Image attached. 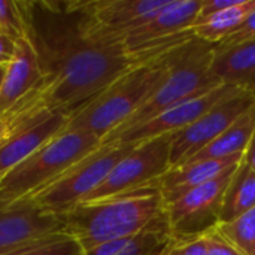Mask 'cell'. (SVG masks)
Instances as JSON below:
<instances>
[{
  "label": "cell",
  "mask_w": 255,
  "mask_h": 255,
  "mask_svg": "<svg viewBox=\"0 0 255 255\" xmlns=\"http://www.w3.org/2000/svg\"><path fill=\"white\" fill-rule=\"evenodd\" d=\"M164 217L158 181L108 199L84 202L63 215V235L90 251L102 244L133 238Z\"/></svg>",
  "instance_id": "7a4b0ae2"
},
{
  "label": "cell",
  "mask_w": 255,
  "mask_h": 255,
  "mask_svg": "<svg viewBox=\"0 0 255 255\" xmlns=\"http://www.w3.org/2000/svg\"><path fill=\"white\" fill-rule=\"evenodd\" d=\"M175 245L166 215L133 238H128L112 255H166Z\"/></svg>",
  "instance_id": "d6986e66"
},
{
  "label": "cell",
  "mask_w": 255,
  "mask_h": 255,
  "mask_svg": "<svg viewBox=\"0 0 255 255\" xmlns=\"http://www.w3.org/2000/svg\"><path fill=\"white\" fill-rule=\"evenodd\" d=\"M15 54V40L0 34V64H9Z\"/></svg>",
  "instance_id": "4316f807"
},
{
  "label": "cell",
  "mask_w": 255,
  "mask_h": 255,
  "mask_svg": "<svg viewBox=\"0 0 255 255\" xmlns=\"http://www.w3.org/2000/svg\"><path fill=\"white\" fill-rule=\"evenodd\" d=\"M244 163L251 170L255 172V131L254 134H253V137H251V140H250V145H248L245 154H244Z\"/></svg>",
  "instance_id": "83f0119b"
},
{
  "label": "cell",
  "mask_w": 255,
  "mask_h": 255,
  "mask_svg": "<svg viewBox=\"0 0 255 255\" xmlns=\"http://www.w3.org/2000/svg\"><path fill=\"white\" fill-rule=\"evenodd\" d=\"M239 0H203L202 1V7H200V12H199V16L194 22V25L206 21L208 18L214 16L215 13H220L232 6H235ZM193 25V27H194Z\"/></svg>",
  "instance_id": "d4e9b609"
},
{
  "label": "cell",
  "mask_w": 255,
  "mask_h": 255,
  "mask_svg": "<svg viewBox=\"0 0 255 255\" xmlns=\"http://www.w3.org/2000/svg\"><path fill=\"white\" fill-rule=\"evenodd\" d=\"M205 239H206V247H208V255H242L224 239L217 236L214 232L206 235Z\"/></svg>",
  "instance_id": "484cf974"
},
{
  "label": "cell",
  "mask_w": 255,
  "mask_h": 255,
  "mask_svg": "<svg viewBox=\"0 0 255 255\" xmlns=\"http://www.w3.org/2000/svg\"><path fill=\"white\" fill-rule=\"evenodd\" d=\"M255 40V10L241 24L239 28H236L233 33H230L227 37H224L221 42H218L217 48H230L236 46L245 42Z\"/></svg>",
  "instance_id": "603a6c76"
},
{
  "label": "cell",
  "mask_w": 255,
  "mask_h": 255,
  "mask_svg": "<svg viewBox=\"0 0 255 255\" xmlns=\"http://www.w3.org/2000/svg\"><path fill=\"white\" fill-rule=\"evenodd\" d=\"M239 164L230 167L218 178L164 203V215L175 242L181 244L203 238L220 226L223 199Z\"/></svg>",
  "instance_id": "52a82bcc"
},
{
  "label": "cell",
  "mask_w": 255,
  "mask_h": 255,
  "mask_svg": "<svg viewBox=\"0 0 255 255\" xmlns=\"http://www.w3.org/2000/svg\"><path fill=\"white\" fill-rule=\"evenodd\" d=\"M134 146L136 143H102L57 179L21 202L63 217L82 203Z\"/></svg>",
  "instance_id": "8992f818"
},
{
  "label": "cell",
  "mask_w": 255,
  "mask_h": 255,
  "mask_svg": "<svg viewBox=\"0 0 255 255\" xmlns=\"http://www.w3.org/2000/svg\"><path fill=\"white\" fill-rule=\"evenodd\" d=\"M242 158L244 155H236V157L220 158V160L191 161V163L170 167L158 179V185L163 193L164 203L172 202L179 196H182L184 193L218 178L230 167L239 164Z\"/></svg>",
  "instance_id": "5bb4252c"
},
{
  "label": "cell",
  "mask_w": 255,
  "mask_h": 255,
  "mask_svg": "<svg viewBox=\"0 0 255 255\" xmlns=\"http://www.w3.org/2000/svg\"><path fill=\"white\" fill-rule=\"evenodd\" d=\"M214 233L242 255H255V208L230 223L220 224Z\"/></svg>",
  "instance_id": "ffe728a7"
},
{
  "label": "cell",
  "mask_w": 255,
  "mask_h": 255,
  "mask_svg": "<svg viewBox=\"0 0 255 255\" xmlns=\"http://www.w3.org/2000/svg\"><path fill=\"white\" fill-rule=\"evenodd\" d=\"M100 145L96 134L61 131L0 179V208L27 199Z\"/></svg>",
  "instance_id": "277c9868"
},
{
  "label": "cell",
  "mask_w": 255,
  "mask_h": 255,
  "mask_svg": "<svg viewBox=\"0 0 255 255\" xmlns=\"http://www.w3.org/2000/svg\"><path fill=\"white\" fill-rule=\"evenodd\" d=\"M10 255H84V250L75 239L60 235Z\"/></svg>",
  "instance_id": "7402d4cb"
},
{
  "label": "cell",
  "mask_w": 255,
  "mask_h": 255,
  "mask_svg": "<svg viewBox=\"0 0 255 255\" xmlns=\"http://www.w3.org/2000/svg\"><path fill=\"white\" fill-rule=\"evenodd\" d=\"M181 46L126 70L88 103L72 112L63 131L91 133L103 140L123 126L158 88L172 70Z\"/></svg>",
  "instance_id": "3957f363"
},
{
  "label": "cell",
  "mask_w": 255,
  "mask_h": 255,
  "mask_svg": "<svg viewBox=\"0 0 255 255\" xmlns=\"http://www.w3.org/2000/svg\"><path fill=\"white\" fill-rule=\"evenodd\" d=\"M13 133V126L7 118H0V143Z\"/></svg>",
  "instance_id": "f1b7e54d"
},
{
  "label": "cell",
  "mask_w": 255,
  "mask_h": 255,
  "mask_svg": "<svg viewBox=\"0 0 255 255\" xmlns=\"http://www.w3.org/2000/svg\"><path fill=\"white\" fill-rule=\"evenodd\" d=\"M254 105V94L239 91L214 106L187 128L173 133L170 145L172 167L184 164L193 155L206 148Z\"/></svg>",
  "instance_id": "30bf717a"
},
{
  "label": "cell",
  "mask_w": 255,
  "mask_h": 255,
  "mask_svg": "<svg viewBox=\"0 0 255 255\" xmlns=\"http://www.w3.org/2000/svg\"><path fill=\"white\" fill-rule=\"evenodd\" d=\"M42 81V72L34 46L28 37L15 42V54L6 67L0 90V118L10 112Z\"/></svg>",
  "instance_id": "4fadbf2b"
},
{
  "label": "cell",
  "mask_w": 255,
  "mask_h": 255,
  "mask_svg": "<svg viewBox=\"0 0 255 255\" xmlns=\"http://www.w3.org/2000/svg\"><path fill=\"white\" fill-rule=\"evenodd\" d=\"M239 91L242 90L235 88L232 85H220L203 96L169 108L148 121H143L117 133H111L103 137L102 143H140L163 134L181 131L196 123L203 114L211 111L214 106L238 94Z\"/></svg>",
  "instance_id": "9c48e42d"
},
{
  "label": "cell",
  "mask_w": 255,
  "mask_h": 255,
  "mask_svg": "<svg viewBox=\"0 0 255 255\" xmlns=\"http://www.w3.org/2000/svg\"><path fill=\"white\" fill-rule=\"evenodd\" d=\"M211 70L223 85L255 96V40L230 48L214 45Z\"/></svg>",
  "instance_id": "9a60e30c"
},
{
  "label": "cell",
  "mask_w": 255,
  "mask_h": 255,
  "mask_svg": "<svg viewBox=\"0 0 255 255\" xmlns=\"http://www.w3.org/2000/svg\"><path fill=\"white\" fill-rule=\"evenodd\" d=\"M72 112H43L37 117L13 123V133L0 143V179L34 154L40 146L60 134Z\"/></svg>",
  "instance_id": "7c38bea8"
},
{
  "label": "cell",
  "mask_w": 255,
  "mask_h": 255,
  "mask_svg": "<svg viewBox=\"0 0 255 255\" xmlns=\"http://www.w3.org/2000/svg\"><path fill=\"white\" fill-rule=\"evenodd\" d=\"M166 255H208L206 239L203 236L188 242H175V245L167 251Z\"/></svg>",
  "instance_id": "cb8c5ba5"
},
{
  "label": "cell",
  "mask_w": 255,
  "mask_h": 255,
  "mask_svg": "<svg viewBox=\"0 0 255 255\" xmlns=\"http://www.w3.org/2000/svg\"><path fill=\"white\" fill-rule=\"evenodd\" d=\"M22 4L27 37L36 49L42 81L4 115L12 121L43 112H75L142 63L121 46L87 34L81 0H22Z\"/></svg>",
  "instance_id": "6da1fadb"
},
{
  "label": "cell",
  "mask_w": 255,
  "mask_h": 255,
  "mask_svg": "<svg viewBox=\"0 0 255 255\" xmlns=\"http://www.w3.org/2000/svg\"><path fill=\"white\" fill-rule=\"evenodd\" d=\"M255 208V172L244 160L233 173V178L226 190L220 224L230 223Z\"/></svg>",
  "instance_id": "e0dca14e"
},
{
  "label": "cell",
  "mask_w": 255,
  "mask_h": 255,
  "mask_svg": "<svg viewBox=\"0 0 255 255\" xmlns=\"http://www.w3.org/2000/svg\"><path fill=\"white\" fill-rule=\"evenodd\" d=\"M6 67H7V64H0V90H1V85H3V79H4V73H6Z\"/></svg>",
  "instance_id": "f546056e"
},
{
  "label": "cell",
  "mask_w": 255,
  "mask_h": 255,
  "mask_svg": "<svg viewBox=\"0 0 255 255\" xmlns=\"http://www.w3.org/2000/svg\"><path fill=\"white\" fill-rule=\"evenodd\" d=\"M172 139L173 133L136 143V146L112 169L106 179L84 202L108 199L157 182L172 167Z\"/></svg>",
  "instance_id": "ba28073f"
},
{
  "label": "cell",
  "mask_w": 255,
  "mask_h": 255,
  "mask_svg": "<svg viewBox=\"0 0 255 255\" xmlns=\"http://www.w3.org/2000/svg\"><path fill=\"white\" fill-rule=\"evenodd\" d=\"M255 10V0H239L235 6L215 13L206 21L191 27L196 39L209 45H217L236 28Z\"/></svg>",
  "instance_id": "ac0fdd59"
},
{
  "label": "cell",
  "mask_w": 255,
  "mask_h": 255,
  "mask_svg": "<svg viewBox=\"0 0 255 255\" xmlns=\"http://www.w3.org/2000/svg\"><path fill=\"white\" fill-rule=\"evenodd\" d=\"M0 34L15 42L27 37V19L22 1L0 0Z\"/></svg>",
  "instance_id": "44dd1931"
},
{
  "label": "cell",
  "mask_w": 255,
  "mask_h": 255,
  "mask_svg": "<svg viewBox=\"0 0 255 255\" xmlns=\"http://www.w3.org/2000/svg\"><path fill=\"white\" fill-rule=\"evenodd\" d=\"M255 131V105L251 106L236 123H233L224 133L212 140L206 148L193 155L188 161L220 160L236 155H244ZM184 163V164H185ZM181 166V164H179Z\"/></svg>",
  "instance_id": "2e32d148"
},
{
  "label": "cell",
  "mask_w": 255,
  "mask_h": 255,
  "mask_svg": "<svg viewBox=\"0 0 255 255\" xmlns=\"http://www.w3.org/2000/svg\"><path fill=\"white\" fill-rule=\"evenodd\" d=\"M64 218L18 202L0 208V255H10L63 235Z\"/></svg>",
  "instance_id": "8fae6325"
},
{
  "label": "cell",
  "mask_w": 255,
  "mask_h": 255,
  "mask_svg": "<svg viewBox=\"0 0 255 255\" xmlns=\"http://www.w3.org/2000/svg\"><path fill=\"white\" fill-rule=\"evenodd\" d=\"M212 51L214 45L196 37L184 43L179 48L175 64L164 81L151 94V97L112 133L148 121L169 108L203 96L223 85L211 70Z\"/></svg>",
  "instance_id": "5b68a950"
}]
</instances>
